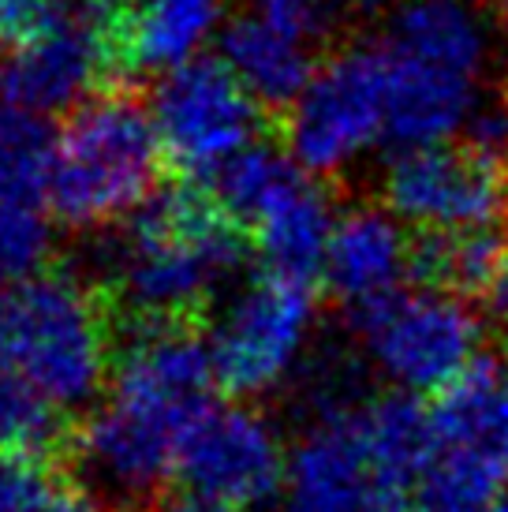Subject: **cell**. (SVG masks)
I'll list each match as a JSON object with an SVG mask.
<instances>
[{
	"instance_id": "1",
	"label": "cell",
	"mask_w": 508,
	"mask_h": 512,
	"mask_svg": "<svg viewBox=\"0 0 508 512\" xmlns=\"http://www.w3.org/2000/svg\"><path fill=\"white\" fill-rule=\"evenodd\" d=\"M210 337L198 322H135L109 378V400L68 438L98 498L146 505L169 483L184 438L213 404Z\"/></svg>"
},
{
	"instance_id": "2",
	"label": "cell",
	"mask_w": 508,
	"mask_h": 512,
	"mask_svg": "<svg viewBox=\"0 0 508 512\" xmlns=\"http://www.w3.org/2000/svg\"><path fill=\"white\" fill-rule=\"evenodd\" d=\"M430 412L408 393L333 404L288 453V512H415Z\"/></svg>"
},
{
	"instance_id": "3",
	"label": "cell",
	"mask_w": 508,
	"mask_h": 512,
	"mask_svg": "<svg viewBox=\"0 0 508 512\" xmlns=\"http://www.w3.org/2000/svg\"><path fill=\"white\" fill-rule=\"evenodd\" d=\"M247 228L195 180L154 191L131 214L113 258L116 296L135 322H202L247 262Z\"/></svg>"
},
{
	"instance_id": "4",
	"label": "cell",
	"mask_w": 508,
	"mask_h": 512,
	"mask_svg": "<svg viewBox=\"0 0 508 512\" xmlns=\"http://www.w3.org/2000/svg\"><path fill=\"white\" fill-rule=\"evenodd\" d=\"M389 60V143H449L482 109L494 34L471 0H408L381 38Z\"/></svg>"
},
{
	"instance_id": "5",
	"label": "cell",
	"mask_w": 508,
	"mask_h": 512,
	"mask_svg": "<svg viewBox=\"0 0 508 512\" xmlns=\"http://www.w3.org/2000/svg\"><path fill=\"white\" fill-rule=\"evenodd\" d=\"M113 363L109 311L75 273L42 270L0 296V367L53 408L94 404L113 378Z\"/></svg>"
},
{
	"instance_id": "6",
	"label": "cell",
	"mask_w": 508,
	"mask_h": 512,
	"mask_svg": "<svg viewBox=\"0 0 508 512\" xmlns=\"http://www.w3.org/2000/svg\"><path fill=\"white\" fill-rule=\"evenodd\" d=\"M161 165L154 113L127 90H101L79 101L57 131L45 199L68 228H105L154 195Z\"/></svg>"
},
{
	"instance_id": "7",
	"label": "cell",
	"mask_w": 508,
	"mask_h": 512,
	"mask_svg": "<svg viewBox=\"0 0 508 512\" xmlns=\"http://www.w3.org/2000/svg\"><path fill=\"white\" fill-rule=\"evenodd\" d=\"M508 498V370L482 356L430 404L415 512H490Z\"/></svg>"
},
{
	"instance_id": "8",
	"label": "cell",
	"mask_w": 508,
	"mask_h": 512,
	"mask_svg": "<svg viewBox=\"0 0 508 512\" xmlns=\"http://www.w3.org/2000/svg\"><path fill=\"white\" fill-rule=\"evenodd\" d=\"M210 191L251 236L266 270L314 281L337 228L322 184L288 150L251 143L210 180Z\"/></svg>"
},
{
	"instance_id": "9",
	"label": "cell",
	"mask_w": 508,
	"mask_h": 512,
	"mask_svg": "<svg viewBox=\"0 0 508 512\" xmlns=\"http://www.w3.org/2000/svg\"><path fill=\"white\" fill-rule=\"evenodd\" d=\"M355 333L374 370L396 393L438 397L482 359L479 311L456 292L430 285L400 288L355 311Z\"/></svg>"
},
{
	"instance_id": "10",
	"label": "cell",
	"mask_w": 508,
	"mask_h": 512,
	"mask_svg": "<svg viewBox=\"0 0 508 512\" xmlns=\"http://www.w3.org/2000/svg\"><path fill=\"white\" fill-rule=\"evenodd\" d=\"M389 143V60L381 42L348 45L284 109V150L311 176H337Z\"/></svg>"
},
{
	"instance_id": "11",
	"label": "cell",
	"mask_w": 508,
	"mask_h": 512,
	"mask_svg": "<svg viewBox=\"0 0 508 512\" xmlns=\"http://www.w3.org/2000/svg\"><path fill=\"white\" fill-rule=\"evenodd\" d=\"M318 322L311 281L266 270L228 299L213 322L210 356L228 397H262L296 370Z\"/></svg>"
},
{
	"instance_id": "12",
	"label": "cell",
	"mask_w": 508,
	"mask_h": 512,
	"mask_svg": "<svg viewBox=\"0 0 508 512\" xmlns=\"http://www.w3.org/2000/svg\"><path fill=\"white\" fill-rule=\"evenodd\" d=\"M157 135L165 165L184 180L210 184L236 154L258 143L262 105L228 72L221 57H195L157 79L154 101Z\"/></svg>"
},
{
	"instance_id": "13",
	"label": "cell",
	"mask_w": 508,
	"mask_h": 512,
	"mask_svg": "<svg viewBox=\"0 0 508 512\" xmlns=\"http://www.w3.org/2000/svg\"><path fill=\"white\" fill-rule=\"evenodd\" d=\"M385 206L419 232L501 228L508 217V157L471 143H430L396 150L385 184Z\"/></svg>"
},
{
	"instance_id": "14",
	"label": "cell",
	"mask_w": 508,
	"mask_h": 512,
	"mask_svg": "<svg viewBox=\"0 0 508 512\" xmlns=\"http://www.w3.org/2000/svg\"><path fill=\"white\" fill-rule=\"evenodd\" d=\"M284 475H288V453L281 434L266 415L254 412L243 400L232 404L213 400L184 438L176 464L180 490L225 501L243 512H258L277 494H284Z\"/></svg>"
},
{
	"instance_id": "15",
	"label": "cell",
	"mask_w": 508,
	"mask_h": 512,
	"mask_svg": "<svg viewBox=\"0 0 508 512\" xmlns=\"http://www.w3.org/2000/svg\"><path fill=\"white\" fill-rule=\"evenodd\" d=\"M101 79H113V60L98 19L64 12L42 38L12 49V60L0 68V98L49 116L75 109Z\"/></svg>"
},
{
	"instance_id": "16",
	"label": "cell",
	"mask_w": 508,
	"mask_h": 512,
	"mask_svg": "<svg viewBox=\"0 0 508 512\" xmlns=\"http://www.w3.org/2000/svg\"><path fill=\"white\" fill-rule=\"evenodd\" d=\"M86 12L105 34L113 75H165L217 34L225 0H98Z\"/></svg>"
},
{
	"instance_id": "17",
	"label": "cell",
	"mask_w": 508,
	"mask_h": 512,
	"mask_svg": "<svg viewBox=\"0 0 508 512\" xmlns=\"http://www.w3.org/2000/svg\"><path fill=\"white\" fill-rule=\"evenodd\" d=\"M322 273L340 303L363 311L415 277V240L389 206H352L337 217Z\"/></svg>"
},
{
	"instance_id": "18",
	"label": "cell",
	"mask_w": 508,
	"mask_h": 512,
	"mask_svg": "<svg viewBox=\"0 0 508 512\" xmlns=\"http://www.w3.org/2000/svg\"><path fill=\"white\" fill-rule=\"evenodd\" d=\"M221 60L262 109H288L318 72L314 49L277 34L251 12L221 30Z\"/></svg>"
},
{
	"instance_id": "19",
	"label": "cell",
	"mask_w": 508,
	"mask_h": 512,
	"mask_svg": "<svg viewBox=\"0 0 508 512\" xmlns=\"http://www.w3.org/2000/svg\"><path fill=\"white\" fill-rule=\"evenodd\" d=\"M505 255L508 240L501 236V228L423 232V240L415 243V281L456 296L490 292Z\"/></svg>"
},
{
	"instance_id": "20",
	"label": "cell",
	"mask_w": 508,
	"mask_h": 512,
	"mask_svg": "<svg viewBox=\"0 0 508 512\" xmlns=\"http://www.w3.org/2000/svg\"><path fill=\"white\" fill-rule=\"evenodd\" d=\"M57 131L34 109L0 98V202H38L49 187Z\"/></svg>"
},
{
	"instance_id": "21",
	"label": "cell",
	"mask_w": 508,
	"mask_h": 512,
	"mask_svg": "<svg viewBox=\"0 0 508 512\" xmlns=\"http://www.w3.org/2000/svg\"><path fill=\"white\" fill-rule=\"evenodd\" d=\"M57 449H68L60 408L0 367V453L53 456Z\"/></svg>"
},
{
	"instance_id": "22",
	"label": "cell",
	"mask_w": 508,
	"mask_h": 512,
	"mask_svg": "<svg viewBox=\"0 0 508 512\" xmlns=\"http://www.w3.org/2000/svg\"><path fill=\"white\" fill-rule=\"evenodd\" d=\"M53 251V221L38 202H0V281L38 277Z\"/></svg>"
},
{
	"instance_id": "23",
	"label": "cell",
	"mask_w": 508,
	"mask_h": 512,
	"mask_svg": "<svg viewBox=\"0 0 508 512\" xmlns=\"http://www.w3.org/2000/svg\"><path fill=\"white\" fill-rule=\"evenodd\" d=\"M340 0H251L247 12L292 42L318 49L333 34Z\"/></svg>"
},
{
	"instance_id": "24",
	"label": "cell",
	"mask_w": 508,
	"mask_h": 512,
	"mask_svg": "<svg viewBox=\"0 0 508 512\" xmlns=\"http://www.w3.org/2000/svg\"><path fill=\"white\" fill-rule=\"evenodd\" d=\"M53 486L49 456L0 453V512H38Z\"/></svg>"
},
{
	"instance_id": "25",
	"label": "cell",
	"mask_w": 508,
	"mask_h": 512,
	"mask_svg": "<svg viewBox=\"0 0 508 512\" xmlns=\"http://www.w3.org/2000/svg\"><path fill=\"white\" fill-rule=\"evenodd\" d=\"M68 12L60 0H0V45L19 49L42 38Z\"/></svg>"
},
{
	"instance_id": "26",
	"label": "cell",
	"mask_w": 508,
	"mask_h": 512,
	"mask_svg": "<svg viewBox=\"0 0 508 512\" xmlns=\"http://www.w3.org/2000/svg\"><path fill=\"white\" fill-rule=\"evenodd\" d=\"M38 512H109L105 501L90 490V486H71V483H57L53 494L42 501Z\"/></svg>"
},
{
	"instance_id": "27",
	"label": "cell",
	"mask_w": 508,
	"mask_h": 512,
	"mask_svg": "<svg viewBox=\"0 0 508 512\" xmlns=\"http://www.w3.org/2000/svg\"><path fill=\"white\" fill-rule=\"evenodd\" d=\"M169 512H243V509L225 505V501L202 498V494H191V490H176L169 498Z\"/></svg>"
},
{
	"instance_id": "28",
	"label": "cell",
	"mask_w": 508,
	"mask_h": 512,
	"mask_svg": "<svg viewBox=\"0 0 508 512\" xmlns=\"http://www.w3.org/2000/svg\"><path fill=\"white\" fill-rule=\"evenodd\" d=\"M486 296H490V311L508 326V255H505V262H501V270H497L494 285H490Z\"/></svg>"
},
{
	"instance_id": "29",
	"label": "cell",
	"mask_w": 508,
	"mask_h": 512,
	"mask_svg": "<svg viewBox=\"0 0 508 512\" xmlns=\"http://www.w3.org/2000/svg\"><path fill=\"white\" fill-rule=\"evenodd\" d=\"M497 27H501V34H505L508 42V0H497Z\"/></svg>"
},
{
	"instance_id": "30",
	"label": "cell",
	"mask_w": 508,
	"mask_h": 512,
	"mask_svg": "<svg viewBox=\"0 0 508 512\" xmlns=\"http://www.w3.org/2000/svg\"><path fill=\"white\" fill-rule=\"evenodd\" d=\"M60 4H64L68 12H86V8H94L98 0H60Z\"/></svg>"
},
{
	"instance_id": "31",
	"label": "cell",
	"mask_w": 508,
	"mask_h": 512,
	"mask_svg": "<svg viewBox=\"0 0 508 512\" xmlns=\"http://www.w3.org/2000/svg\"><path fill=\"white\" fill-rule=\"evenodd\" d=\"M344 4H352V8H381L385 0H344Z\"/></svg>"
},
{
	"instance_id": "32",
	"label": "cell",
	"mask_w": 508,
	"mask_h": 512,
	"mask_svg": "<svg viewBox=\"0 0 508 512\" xmlns=\"http://www.w3.org/2000/svg\"><path fill=\"white\" fill-rule=\"evenodd\" d=\"M490 512H508V498L501 501V505H494V509H490Z\"/></svg>"
}]
</instances>
